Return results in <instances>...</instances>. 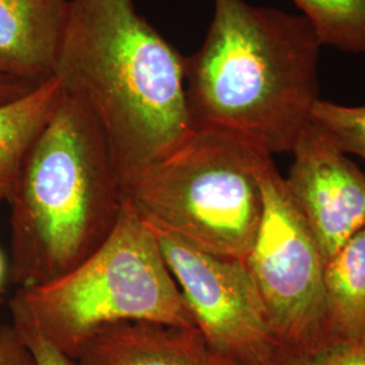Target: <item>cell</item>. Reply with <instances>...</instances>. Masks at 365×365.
<instances>
[{"instance_id": "cell-4", "label": "cell", "mask_w": 365, "mask_h": 365, "mask_svg": "<svg viewBox=\"0 0 365 365\" xmlns=\"http://www.w3.org/2000/svg\"><path fill=\"white\" fill-rule=\"evenodd\" d=\"M271 157L232 131L195 128L122 192L148 223L210 255L245 261L262 217L260 172Z\"/></svg>"}, {"instance_id": "cell-17", "label": "cell", "mask_w": 365, "mask_h": 365, "mask_svg": "<svg viewBox=\"0 0 365 365\" xmlns=\"http://www.w3.org/2000/svg\"><path fill=\"white\" fill-rule=\"evenodd\" d=\"M0 365H37L11 324H0Z\"/></svg>"}, {"instance_id": "cell-15", "label": "cell", "mask_w": 365, "mask_h": 365, "mask_svg": "<svg viewBox=\"0 0 365 365\" xmlns=\"http://www.w3.org/2000/svg\"><path fill=\"white\" fill-rule=\"evenodd\" d=\"M312 120L342 153L365 160V106L337 105L319 98L312 110Z\"/></svg>"}, {"instance_id": "cell-11", "label": "cell", "mask_w": 365, "mask_h": 365, "mask_svg": "<svg viewBox=\"0 0 365 365\" xmlns=\"http://www.w3.org/2000/svg\"><path fill=\"white\" fill-rule=\"evenodd\" d=\"M56 78L26 96L0 105V203L9 202L19 182L27 153L64 98Z\"/></svg>"}, {"instance_id": "cell-12", "label": "cell", "mask_w": 365, "mask_h": 365, "mask_svg": "<svg viewBox=\"0 0 365 365\" xmlns=\"http://www.w3.org/2000/svg\"><path fill=\"white\" fill-rule=\"evenodd\" d=\"M324 286L330 337L365 329V227L325 262Z\"/></svg>"}, {"instance_id": "cell-16", "label": "cell", "mask_w": 365, "mask_h": 365, "mask_svg": "<svg viewBox=\"0 0 365 365\" xmlns=\"http://www.w3.org/2000/svg\"><path fill=\"white\" fill-rule=\"evenodd\" d=\"M10 313L18 337L31 353L37 365H78L76 360L57 348L39 329L34 317L27 307L22 294L16 289L10 300Z\"/></svg>"}, {"instance_id": "cell-18", "label": "cell", "mask_w": 365, "mask_h": 365, "mask_svg": "<svg viewBox=\"0 0 365 365\" xmlns=\"http://www.w3.org/2000/svg\"><path fill=\"white\" fill-rule=\"evenodd\" d=\"M38 86L21 78H10L0 73V105L26 96Z\"/></svg>"}, {"instance_id": "cell-7", "label": "cell", "mask_w": 365, "mask_h": 365, "mask_svg": "<svg viewBox=\"0 0 365 365\" xmlns=\"http://www.w3.org/2000/svg\"><path fill=\"white\" fill-rule=\"evenodd\" d=\"M150 227L211 351L229 365L264 364L277 344L245 261L210 255Z\"/></svg>"}, {"instance_id": "cell-14", "label": "cell", "mask_w": 365, "mask_h": 365, "mask_svg": "<svg viewBox=\"0 0 365 365\" xmlns=\"http://www.w3.org/2000/svg\"><path fill=\"white\" fill-rule=\"evenodd\" d=\"M262 365H365V329L304 348L277 346Z\"/></svg>"}, {"instance_id": "cell-13", "label": "cell", "mask_w": 365, "mask_h": 365, "mask_svg": "<svg viewBox=\"0 0 365 365\" xmlns=\"http://www.w3.org/2000/svg\"><path fill=\"white\" fill-rule=\"evenodd\" d=\"M322 45L365 54V0H294Z\"/></svg>"}, {"instance_id": "cell-1", "label": "cell", "mask_w": 365, "mask_h": 365, "mask_svg": "<svg viewBox=\"0 0 365 365\" xmlns=\"http://www.w3.org/2000/svg\"><path fill=\"white\" fill-rule=\"evenodd\" d=\"M185 69L133 0L71 1L54 78L96 119L120 185L195 131Z\"/></svg>"}, {"instance_id": "cell-19", "label": "cell", "mask_w": 365, "mask_h": 365, "mask_svg": "<svg viewBox=\"0 0 365 365\" xmlns=\"http://www.w3.org/2000/svg\"><path fill=\"white\" fill-rule=\"evenodd\" d=\"M4 277H6V261L3 259V255L0 252V289L3 287Z\"/></svg>"}, {"instance_id": "cell-3", "label": "cell", "mask_w": 365, "mask_h": 365, "mask_svg": "<svg viewBox=\"0 0 365 365\" xmlns=\"http://www.w3.org/2000/svg\"><path fill=\"white\" fill-rule=\"evenodd\" d=\"M105 135L78 98H64L27 153L11 206L10 280L38 287L105 244L123 207Z\"/></svg>"}, {"instance_id": "cell-10", "label": "cell", "mask_w": 365, "mask_h": 365, "mask_svg": "<svg viewBox=\"0 0 365 365\" xmlns=\"http://www.w3.org/2000/svg\"><path fill=\"white\" fill-rule=\"evenodd\" d=\"M72 0H0V73L39 86L54 78Z\"/></svg>"}, {"instance_id": "cell-9", "label": "cell", "mask_w": 365, "mask_h": 365, "mask_svg": "<svg viewBox=\"0 0 365 365\" xmlns=\"http://www.w3.org/2000/svg\"><path fill=\"white\" fill-rule=\"evenodd\" d=\"M78 365H229L196 327L118 322L98 330L80 349Z\"/></svg>"}, {"instance_id": "cell-8", "label": "cell", "mask_w": 365, "mask_h": 365, "mask_svg": "<svg viewBox=\"0 0 365 365\" xmlns=\"http://www.w3.org/2000/svg\"><path fill=\"white\" fill-rule=\"evenodd\" d=\"M291 153L288 191L327 262L365 227V175L313 120Z\"/></svg>"}, {"instance_id": "cell-5", "label": "cell", "mask_w": 365, "mask_h": 365, "mask_svg": "<svg viewBox=\"0 0 365 365\" xmlns=\"http://www.w3.org/2000/svg\"><path fill=\"white\" fill-rule=\"evenodd\" d=\"M16 289L41 331L73 360L98 330L118 322L196 327L153 229L126 199L87 260L46 284Z\"/></svg>"}, {"instance_id": "cell-6", "label": "cell", "mask_w": 365, "mask_h": 365, "mask_svg": "<svg viewBox=\"0 0 365 365\" xmlns=\"http://www.w3.org/2000/svg\"><path fill=\"white\" fill-rule=\"evenodd\" d=\"M262 217L245 264L277 346L330 337L321 250L271 157L260 172Z\"/></svg>"}, {"instance_id": "cell-2", "label": "cell", "mask_w": 365, "mask_h": 365, "mask_svg": "<svg viewBox=\"0 0 365 365\" xmlns=\"http://www.w3.org/2000/svg\"><path fill=\"white\" fill-rule=\"evenodd\" d=\"M322 42L304 15L214 0L185 93L195 128L232 131L271 156L291 153L319 99Z\"/></svg>"}]
</instances>
